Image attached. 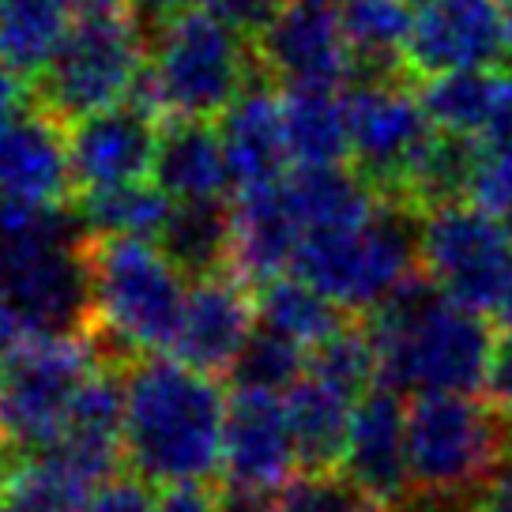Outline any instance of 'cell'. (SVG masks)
I'll list each match as a JSON object with an SVG mask.
<instances>
[{
  "mask_svg": "<svg viewBox=\"0 0 512 512\" xmlns=\"http://www.w3.org/2000/svg\"><path fill=\"white\" fill-rule=\"evenodd\" d=\"M226 407L219 381L181 358L147 354L125 366V464L147 486L223 479Z\"/></svg>",
  "mask_w": 512,
  "mask_h": 512,
  "instance_id": "obj_1",
  "label": "cell"
},
{
  "mask_svg": "<svg viewBox=\"0 0 512 512\" xmlns=\"http://www.w3.org/2000/svg\"><path fill=\"white\" fill-rule=\"evenodd\" d=\"M377 384L392 392H479L497 336L482 313L452 302L426 272L411 275L366 317Z\"/></svg>",
  "mask_w": 512,
  "mask_h": 512,
  "instance_id": "obj_2",
  "label": "cell"
},
{
  "mask_svg": "<svg viewBox=\"0 0 512 512\" xmlns=\"http://www.w3.org/2000/svg\"><path fill=\"white\" fill-rule=\"evenodd\" d=\"M91 332L113 366L174 351L189 290L155 238H87Z\"/></svg>",
  "mask_w": 512,
  "mask_h": 512,
  "instance_id": "obj_3",
  "label": "cell"
},
{
  "mask_svg": "<svg viewBox=\"0 0 512 512\" xmlns=\"http://www.w3.org/2000/svg\"><path fill=\"white\" fill-rule=\"evenodd\" d=\"M253 57V42L223 27L208 8H189L155 27L144 80L132 98L170 121L223 117L249 87Z\"/></svg>",
  "mask_w": 512,
  "mask_h": 512,
  "instance_id": "obj_4",
  "label": "cell"
},
{
  "mask_svg": "<svg viewBox=\"0 0 512 512\" xmlns=\"http://www.w3.org/2000/svg\"><path fill=\"white\" fill-rule=\"evenodd\" d=\"M512 448V426L471 392H415L407 403V460L426 505L467 501Z\"/></svg>",
  "mask_w": 512,
  "mask_h": 512,
  "instance_id": "obj_5",
  "label": "cell"
},
{
  "mask_svg": "<svg viewBox=\"0 0 512 512\" xmlns=\"http://www.w3.org/2000/svg\"><path fill=\"white\" fill-rule=\"evenodd\" d=\"M422 215L384 200L377 215L343 230L305 234L294 256V275L313 283L343 309H377L396 290L422 272L418 249Z\"/></svg>",
  "mask_w": 512,
  "mask_h": 512,
  "instance_id": "obj_6",
  "label": "cell"
},
{
  "mask_svg": "<svg viewBox=\"0 0 512 512\" xmlns=\"http://www.w3.org/2000/svg\"><path fill=\"white\" fill-rule=\"evenodd\" d=\"M102 366L95 332L34 336L8 351L0 358V441L34 456L53 448L80 388Z\"/></svg>",
  "mask_w": 512,
  "mask_h": 512,
  "instance_id": "obj_7",
  "label": "cell"
},
{
  "mask_svg": "<svg viewBox=\"0 0 512 512\" xmlns=\"http://www.w3.org/2000/svg\"><path fill=\"white\" fill-rule=\"evenodd\" d=\"M147 68V42L136 19L121 12L80 16L57 57L38 76V106L72 125L136 95Z\"/></svg>",
  "mask_w": 512,
  "mask_h": 512,
  "instance_id": "obj_8",
  "label": "cell"
},
{
  "mask_svg": "<svg viewBox=\"0 0 512 512\" xmlns=\"http://www.w3.org/2000/svg\"><path fill=\"white\" fill-rule=\"evenodd\" d=\"M422 272L452 302L475 313H494L512 279V230L505 219L452 200L422 215L418 230Z\"/></svg>",
  "mask_w": 512,
  "mask_h": 512,
  "instance_id": "obj_9",
  "label": "cell"
},
{
  "mask_svg": "<svg viewBox=\"0 0 512 512\" xmlns=\"http://www.w3.org/2000/svg\"><path fill=\"white\" fill-rule=\"evenodd\" d=\"M347 121H351V159L384 200L400 204L418 159L437 140L430 110L400 72L369 76L358 91L347 95Z\"/></svg>",
  "mask_w": 512,
  "mask_h": 512,
  "instance_id": "obj_10",
  "label": "cell"
},
{
  "mask_svg": "<svg viewBox=\"0 0 512 512\" xmlns=\"http://www.w3.org/2000/svg\"><path fill=\"white\" fill-rule=\"evenodd\" d=\"M253 49L260 72L283 87H339L358 68L339 0H283Z\"/></svg>",
  "mask_w": 512,
  "mask_h": 512,
  "instance_id": "obj_11",
  "label": "cell"
},
{
  "mask_svg": "<svg viewBox=\"0 0 512 512\" xmlns=\"http://www.w3.org/2000/svg\"><path fill=\"white\" fill-rule=\"evenodd\" d=\"M509 53L505 0H418L407 72H482Z\"/></svg>",
  "mask_w": 512,
  "mask_h": 512,
  "instance_id": "obj_12",
  "label": "cell"
},
{
  "mask_svg": "<svg viewBox=\"0 0 512 512\" xmlns=\"http://www.w3.org/2000/svg\"><path fill=\"white\" fill-rule=\"evenodd\" d=\"M155 117L159 113L147 110L144 102L128 98L121 106H110V110H98L91 117L64 125L76 192L132 185V181H147L155 174V155H159L162 136Z\"/></svg>",
  "mask_w": 512,
  "mask_h": 512,
  "instance_id": "obj_13",
  "label": "cell"
},
{
  "mask_svg": "<svg viewBox=\"0 0 512 512\" xmlns=\"http://www.w3.org/2000/svg\"><path fill=\"white\" fill-rule=\"evenodd\" d=\"M377 512H411L418 505L407 460V411L400 392L369 388L354 407L351 441L339 467Z\"/></svg>",
  "mask_w": 512,
  "mask_h": 512,
  "instance_id": "obj_14",
  "label": "cell"
},
{
  "mask_svg": "<svg viewBox=\"0 0 512 512\" xmlns=\"http://www.w3.org/2000/svg\"><path fill=\"white\" fill-rule=\"evenodd\" d=\"M294 467H298V448L290 433L287 400L272 392L234 388L226 407L223 486L272 494L287 486Z\"/></svg>",
  "mask_w": 512,
  "mask_h": 512,
  "instance_id": "obj_15",
  "label": "cell"
},
{
  "mask_svg": "<svg viewBox=\"0 0 512 512\" xmlns=\"http://www.w3.org/2000/svg\"><path fill=\"white\" fill-rule=\"evenodd\" d=\"M253 320L256 302L241 275L215 272L192 279L181 328L174 339V354L185 366L200 369L208 377H230L241 351L256 336Z\"/></svg>",
  "mask_w": 512,
  "mask_h": 512,
  "instance_id": "obj_16",
  "label": "cell"
},
{
  "mask_svg": "<svg viewBox=\"0 0 512 512\" xmlns=\"http://www.w3.org/2000/svg\"><path fill=\"white\" fill-rule=\"evenodd\" d=\"M0 196L49 208L76 196L64 128L42 106L0 121Z\"/></svg>",
  "mask_w": 512,
  "mask_h": 512,
  "instance_id": "obj_17",
  "label": "cell"
},
{
  "mask_svg": "<svg viewBox=\"0 0 512 512\" xmlns=\"http://www.w3.org/2000/svg\"><path fill=\"white\" fill-rule=\"evenodd\" d=\"M230 272L241 275L249 287H264L268 279L294 268V256L302 249V219L290 204L283 177L272 185L238 189L230 204Z\"/></svg>",
  "mask_w": 512,
  "mask_h": 512,
  "instance_id": "obj_18",
  "label": "cell"
},
{
  "mask_svg": "<svg viewBox=\"0 0 512 512\" xmlns=\"http://www.w3.org/2000/svg\"><path fill=\"white\" fill-rule=\"evenodd\" d=\"M219 136L238 189H256L287 177L283 170L290 166V144L283 95L268 91V83H249L234 98V106L223 113Z\"/></svg>",
  "mask_w": 512,
  "mask_h": 512,
  "instance_id": "obj_19",
  "label": "cell"
},
{
  "mask_svg": "<svg viewBox=\"0 0 512 512\" xmlns=\"http://www.w3.org/2000/svg\"><path fill=\"white\" fill-rule=\"evenodd\" d=\"M283 400H287L290 433H294V448H298V467L305 475L339 471L343 456H347L358 400L309 369Z\"/></svg>",
  "mask_w": 512,
  "mask_h": 512,
  "instance_id": "obj_20",
  "label": "cell"
},
{
  "mask_svg": "<svg viewBox=\"0 0 512 512\" xmlns=\"http://www.w3.org/2000/svg\"><path fill=\"white\" fill-rule=\"evenodd\" d=\"M159 185L174 204L185 200H223V192L234 185L230 162L219 128L211 121H170L159 136V155H155V174Z\"/></svg>",
  "mask_w": 512,
  "mask_h": 512,
  "instance_id": "obj_21",
  "label": "cell"
},
{
  "mask_svg": "<svg viewBox=\"0 0 512 512\" xmlns=\"http://www.w3.org/2000/svg\"><path fill=\"white\" fill-rule=\"evenodd\" d=\"M283 185L305 234L366 223L384 204V196L366 177L351 174L343 166H298L294 174L283 177Z\"/></svg>",
  "mask_w": 512,
  "mask_h": 512,
  "instance_id": "obj_22",
  "label": "cell"
},
{
  "mask_svg": "<svg viewBox=\"0 0 512 512\" xmlns=\"http://www.w3.org/2000/svg\"><path fill=\"white\" fill-rule=\"evenodd\" d=\"M256 317L264 320L268 332L298 343L302 351H317L358 320L351 309L305 283L302 275H275L264 287H256Z\"/></svg>",
  "mask_w": 512,
  "mask_h": 512,
  "instance_id": "obj_23",
  "label": "cell"
},
{
  "mask_svg": "<svg viewBox=\"0 0 512 512\" xmlns=\"http://www.w3.org/2000/svg\"><path fill=\"white\" fill-rule=\"evenodd\" d=\"M283 117L294 166H343L351 159L347 98L336 87H287Z\"/></svg>",
  "mask_w": 512,
  "mask_h": 512,
  "instance_id": "obj_24",
  "label": "cell"
},
{
  "mask_svg": "<svg viewBox=\"0 0 512 512\" xmlns=\"http://www.w3.org/2000/svg\"><path fill=\"white\" fill-rule=\"evenodd\" d=\"M76 19L72 0H0V61L38 80Z\"/></svg>",
  "mask_w": 512,
  "mask_h": 512,
  "instance_id": "obj_25",
  "label": "cell"
},
{
  "mask_svg": "<svg viewBox=\"0 0 512 512\" xmlns=\"http://www.w3.org/2000/svg\"><path fill=\"white\" fill-rule=\"evenodd\" d=\"M230 238L234 223L223 200H185L174 204L155 241L174 260L177 272L204 279L215 272H230Z\"/></svg>",
  "mask_w": 512,
  "mask_h": 512,
  "instance_id": "obj_26",
  "label": "cell"
},
{
  "mask_svg": "<svg viewBox=\"0 0 512 512\" xmlns=\"http://www.w3.org/2000/svg\"><path fill=\"white\" fill-rule=\"evenodd\" d=\"M339 8L358 68L369 76L407 72V46L415 31L411 0H339Z\"/></svg>",
  "mask_w": 512,
  "mask_h": 512,
  "instance_id": "obj_27",
  "label": "cell"
},
{
  "mask_svg": "<svg viewBox=\"0 0 512 512\" xmlns=\"http://www.w3.org/2000/svg\"><path fill=\"white\" fill-rule=\"evenodd\" d=\"M76 215L91 238H159L174 200L155 181L76 192Z\"/></svg>",
  "mask_w": 512,
  "mask_h": 512,
  "instance_id": "obj_28",
  "label": "cell"
},
{
  "mask_svg": "<svg viewBox=\"0 0 512 512\" xmlns=\"http://www.w3.org/2000/svg\"><path fill=\"white\" fill-rule=\"evenodd\" d=\"M497 83H501V72L494 68L430 76L422 87V102L437 132L460 136V140H486L497 113Z\"/></svg>",
  "mask_w": 512,
  "mask_h": 512,
  "instance_id": "obj_29",
  "label": "cell"
},
{
  "mask_svg": "<svg viewBox=\"0 0 512 512\" xmlns=\"http://www.w3.org/2000/svg\"><path fill=\"white\" fill-rule=\"evenodd\" d=\"M95 482L64 464L53 452H38L16 467L0 494V512H87Z\"/></svg>",
  "mask_w": 512,
  "mask_h": 512,
  "instance_id": "obj_30",
  "label": "cell"
},
{
  "mask_svg": "<svg viewBox=\"0 0 512 512\" xmlns=\"http://www.w3.org/2000/svg\"><path fill=\"white\" fill-rule=\"evenodd\" d=\"M309 358L298 343L275 336V332H256L249 347L241 351L238 366L230 369L234 388H253V392H272V396H287L294 384L305 377Z\"/></svg>",
  "mask_w": 512,
  "mask_h": 512,
  "instance_id": "obj_31",
  "label": "cell"
},
{
  "mask_svg": "<svg viewBox=\"0 0 512 512\" xmlns=\"http://www.w3.org/2000/svg\"><path fill=\"white\" fill-rule=\"evenodd\" d=\"M475 208L497 219H512V140H475L467 196Z\"/></svg>",
  "mask_w": 512,
  "mask_h": 512,
  "instance_id": "obj_32",
  "label": "cell"
},
{
  "mask_svg": "<svg viewBox=\"0 0 512 512\" xmlns=\"http://www.w3.org/2000/svg\"><path fill=\"white\" fill-rule=\"evenodd\" d=\"M275 512H377L362 490L347 475L328 471V475H298L283 486L275 501Z\"/></svg>",
  "mask_w": 512,
  "mask_h": 512,
  "instance_id": "obj_33",
  "label": "cell"
},
{
  "mask_svg": "<svg viewBox=\"0 0 512 512\" xmlns=\"http://www.w3.org/2000/svg\"><path fill=\"white\" fill-rule=\"evenodd\" d=\"M200 8H208L223 27H230L234 34H241L245 42L256 46V38L279 16L283 0H200Z\"/></svg>",
  "mask_w": 512,
  "mask_h": 512,
  "instance_id": "obj_34",
  "label": "cell"
},
{
  "mask_svg": "<svg viewBox=\"0 0 512 512\" xmlns=\"http://www.w3.org/2000/svg\"><path fill=\"white\" fill-rule=\"evenodd\" d=\"M87 512H159V505L147 494V482L132 475V479H113L98 486Z\"/></svg>",
  "mask_w": 512,
  "mask_h": 512,
  "instance_id": "obj_35",
  "label": "cell"
},
{
  "mask_svg": "<svg viewBox=\"0 0 512 512\" xmlns=\"http://www.w3.org/2000/svg\"><path fill=\"white\" fill-rule=\"evenodd\" d=\"M482 388H486V403L512 426V332L494 343V358Z\"/></svg>",
  "mask_w": 512,
  "mask_h": 512,
  "instance_id": "obj_36",
  "label": "cell"
},
{
  "mask_svg": "<svg viewBox=\"0 0 512 512\" xmlns=\"http://www.w3.org/2000/svg\"><path fill=\"white\" fill-rule=\"evenodd\" d=\"M460 512H512V448L494 467V475L467 501H460Z\"/></svg>",
  "mask_w": 512,
  "mask_h": 512,
  "instance_id": "obj_37",
  "label": "cell"
},
{
  "mask_svg": "<svg viewBox=\"0 0 512 512\" xmlns=\"http://www.w3.org/2000/svg\"><path fill=\"white\" fill-rule=\"evenodd\" d=\"M159 512H219V497L208 486H177L162 494Z\"/></svg>",
  "mask_w": 512,
  "mask_h": 512,
  "instance_id": "obj_38",
  "label": "cell"
},
{
  "mask_svg": "<svg viewBox=\"0 0 512 512\" xmlns=\"http://www.w3.org/2000/svg\"><path fill=\"white\" fill-rule=\"evenodd\" d=\"M128 8H132V19L159 27V23H166V19L189 12L192 0H128Z\"/></svg>",
  "mask_w": 512,
  "mask_h": 512,
  "instance_id": "obj_39",
  "label": "cell"
},
{
  "mask_svg": "<svg viewBox=\"0 0 512 512\" xmlns=\"http://www.w3.org/2000/svg\"><path fill=\"white\" fill-rule=\"evenodd\" d=\"M215 497H219V512H275L268 494H249V490L223 486V490H215Z\"/></svg>",
  "mask_w": 512,
  "mask_h": 512,
  "instance_id": "obj_40",
  "label": "cell"
},
{
  "mask_svg": "<svg viewBox=\"0 0 512 512\" xmlns=\"http://www.w3.org/2000/svg\"><path fill=\"white\" fill-rule=\"evenodd\" d=\"M23 110V76L0 61V121L16 117Z\"/></svg>",
  "mask_w": 512,
  "mask_h": 512,
  "instance_id": "obj_41",
  "label": "cell"
},
{
  "mask_svg": "<svg viewBox=\"0 0 512 512\" xmlns=\"http://www.w3.org/2000/svg\"><path fill=\"white\" fill-rule=\"evenodd\" d=\"M80 16H106V12H121V4L128 0H72Z\"/></svg>",
  "mask_w": 512,
  "mask_h": 512,
  "instance_id": "obj_42",
  "label": "cell"
},
{
  "mask_svg": "<svg viewBox=\"0 0 512 512\" xmlns=\"http://www.w3.org/2000/svg\"><path fill=\"white\" fill-rule=\"evenodd\" d=\"M494 313H497V320L512 332V279H509V287H505V294H501V302H497Z\"/></svg>",
  "mask_w": 512,
  "mask_h": 512,
  "instance_id": "obj_43",
  "label": "cell"
},
{
  "mask_svg": "<svg viewBox=\"0 0 512 512\" xmlns=\"http://www.w3.org/2000/svg\"><path fill=\"white\" fill-rule=\"evenodd\" d=\"M505 34H509V53H512V0H505Z\"/></svg>",
  "mask_w": 512,
  "mask_h": 512,
  "instance_id": "obj_44",
  "label": "cell"
}]
</instances>
